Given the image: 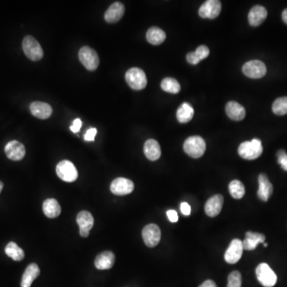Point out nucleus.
Listing matches in <instances>:
<instances>
[{
  "mask_svg": "<svg viewBox=\"0 0 287 287\" xmlns=\"http://www.w3.org/2000/svg\"><path fill=\"white\" fill-rule=\"evenodd\" d=\"M239 154L244 159L255 160L262 155L263 152L262 142L259 139L254 138L250 141L243 142L239 147Z\"/></svg>",
  "mask_w": 287,
  "mask_h": 287,
  "instance_id": "f257e3e1",
  "label": "nucleus"
},
{
  "mask_svg": "<svg viewBox=\"0 0 287 287\" xmlns=\"http://www.w3.org/2000/svg\"><path fill=\"white\" fill-rule=\"evenodd\" d=\"M184 150L189 157L200 158L205 154L206 143L201 136H190L184 141Z\"/></svg>",
  "mask_w": 287,
  "mask_h": 287,
  "instance_id": "f03ea898",
  "label": "nucleus"
},
{
  "mask_svg": "<svg viewBox=\"0 0 287 287\" xmlns=\"http://www.w3.org/2000/svg\"><path fill=\"white\" fill-rule=\"evenodd\" d=\"M126 82L135 90H141L146 87L147 78L145 72L140 68L133 67L128 70L125 74Z\"/></svg>",
  "mask_w": 287,
  "mask_h": 287,
  "instance_id": "7ed1b4c3",
  "label": "nucleus"
},
{
  "mask_svg": "<svg viewBox=\"0 0 287 287\" xmlns=\"http://www.w3.org/2000/svg\"><path fill=\"white\" fill-rule=\"evenodd\" d=\"M23 50L27 58L31 61H39L43 57L41 45L35 38L27 36L23 41Z\"/></svg>",
  "mask_w": 287,
  "mask_h": 287,
  "instance_id": "20e7f679",
  "label": "nucleus"
},
{
  "mask_svg": "<svg viewBox=\"0 0 287 287\" xmlns=\"http://www.w3.org/2000/svg\"><path fill=\"white\" fill-rule=\"evenodd\" d=\"M79 57L82 64L89 71H95L99 66L98 54L95 50L89 46L82 47L81 50H79Z\"/></svg>",
  "mask_w": 287,
  "mask_h": 287,
  "instance_id": "39448f33",
  "label": "nucleus"
},
{
  "mask_svg": "<svg viewBox=\"0 0 287 287\" xmlns=\"http://www.w3.org/2000/svg\"><path fill=\"white\" fill-rule=\"evenodd\" d=\"M255 272L258 282L263 287H273L277 283V275L267 263L258 265Z\"/></svg>",
  "mask_w": 287,
  "mask_h": 287,
  "instance_id": "423d86ee",
  "label": "nucleus"
},
{
  "mask_svg": "<svg viewBox=\"0 0 287 287\" xmlns=\"http://www.w3.org/2000/svg\"><path fill=\"white\" fill-rule=\"evenodd\" d=\"M56 173L61 180L68 183L75 181L79 176L76 167L72 162L69 161L59 162L56 167Z\"/></svg>",
  "mask_w": 287,
  "mask_h": 287,
  "instance_id": "0eeeda50",
  "label": "nucleus"
},
{
  "mask_svg": "<svg viewBox=\"0 0 287 287\" xmlns=\"http://www.w3.org/2000/svg\"><path fill=\"white\" fill-rule=\"evenodd\" d=\"M243 72L250 79H262L267 74V66L262 61H249L243 66Z\"/></svg>",
  "mask_w": 287,
  "mask_h": 287,
  "instance_id": "6e6552de",
  "label": "nucleus"
},
{
  "mask_svg": "<svg viewBox=\"0 0 287 287\" xmlns=\"http://www.w3.org/2000/svg\"><path fill=\"white\" fill-rule=\"evenodd\" d=\"M142 237L147 246L155 247L161 241L162 232L158 226L151 223L144 227L142 231Z\"/></svg>",
  "mask_w": 287,
  "mask_h": 287,
  "instance_id": "1a4fd4ad",
  "label": "nucleus"
},
{
  "mask_svg": "<svg viewBox=\"0 0 287 287\" xmlns=\"http://www.w3.org/2000/svg\"><path fill=\"white\" fill-rule=\"evenodd\" d=\"M221 2L219 0H207L199 10V15L204 19H215L221 12Z\"/></svg>",
  "mask_w": 287,
  "mask_h": 287,
  "instance_id": "9d476101",
  "label": "nucleus"
},
{
  "mask_svg": "<svg viewBox=\"0 0 287 287\" xmlns=\"http://www.w3.org/2000/svg\"><path fill=\"white\" fill-rule=\"evenodd\" d=\"M112 193L116 196H125L134 190V184L132 180L124 177L117 178L110 185Z\"/></svg>",
  "mask_w": 287,
  "mask_h": 287,
  "instance_id": "9b49d317",
  "label": "nucleus"
},
{
  "mask_svg": "<svg viewBox=\"0 0 287 287\" xmlns=\"http://www.w3.org/2000/svg\"><path fill=\"white\" fill-rule=\"evenodd\" d=\"M244 250V246H243V242L241 240L239 239L232 240L224 254L226 262L230 264H235L239 262L242 257Z\"/></svg>",
  "mask_w": 287,
  "mask_h": 287,
  "instance_id": "f8f14e48",
  "label": "nucleus"
},
{
  "mask_svg": "<svg viewBox=\"0 0 287 287\" xmlns=\"http://www.w3.org/2000/svg\"><path fill=\"white\" fill-rule=\"evenodd\" d=\"M5 153L9 159L19 162L25 157V147L19 141H11L5 146Z\"/></svg>",
  "mask_w": 287,
  "mask_h": 287,
  "instance_id": "ddd939ff",
  "label": "nucleus"
},
{
  "mask_svg": "<svg viewBox=\"0 0 287 287\" xmlns=\"http://www.w3.org/2000/svg\"><path fill=\"white\" fill-rule=\"evenodd\" d=\"M77 223L80 228V235L82 237L89 236V231L93 228L94 223V219L91 213L87 211L79 212L77 216Z\"/></svg>",
  "mask_w": 287,
  "mask_h": 287,
  "instance_id": "4468645a",
  "label": "nucleus"
},
{
  "mask_svg": "<svg viewBox=\"0 0 287 287\" xmlns=\"http://www.w3.org/2000/svg\"><path fill=\"white\" fill-rule=\"evenodd\" d=\"M258 197L260 199L261 201H268L269 199L271 198V195L273 193V185L267 175L265 174H260L258 176Z\"/></svg>",
  "mask_w": 287,
  "mask_h": 287,
  "instance_id": "2eb2a0df",
  "label": "nucleus"
},
{
  "mask_svg": "<svg viewBox=\"0 0 287 287\" xmlns=\"http://www.w3.org/2000/svg\"><path fill=\"white\" fill-rule=\"evenodd\" d=\"M223 205V197L221 195H215L206 201L205 212L210 217H215L221 212Z\"/></svg>",
  "mask_w": 287,
  "mask_h": 287,
  "instance_id": "dca6fc26",
  "label": "nucleus"
},
{
  "mask_svg": "<svg viewBox=\"0 0 287 287\" xmlns=\"http://www.w3.org/2000/svg\"><path fill=\"white\" fill-rule=\"evenodd\" d=\"M267 17V10L264 6L256 5L253 6L248 15V21L252 27L261 25Z\"/></svg>",
  "mask_w": 287,
  "mask_h": 287,
  "instance_id": "f3484780",
  "label": "nucleus"
},
{
  "mask_svg": "<svg viewBox=\"0 0 287 287\" xmlns=\"http://www.w3.org/2000/svg\"><path fill=\"white\" fill-rule=\"evenodd\" d=\"M30 110L34 116L42 120L50 118L53 112L51 106L49 104L41 101H35L31 103Z\"/></svg>",
  "mask_w": 287,
  "mask_h": 287,
  "instance_id": "a211bd4d",
  "label": "nucleus"
},
{
  "mask_svg": "<svg viewBox=\"0 0 287 287\" xmlns=\"http://www.w3.org/2000/svg\"><path fill=\"white\" fill-rule=\"evenodd\" d=\"M124 14V4L122 2H114L106 10V14H105V19L107 23H117L122 19Z\"/></svg>",
  "mask_w": 287,
  "mask_h": 287,
  "instance_id": "6ab92c4d",
  "label": "nucleus"
},
{
  "mask_svg": "<svg viewBox=\"0 0 287 287\" xmlns=\"http://www.w3.org/2000/svg\"><path fill=\"white\" fill-rule=\"evenodd\" d=\"M226 113L232 120L237 122L244 120L246 116L245 108L236 101H229L226 105Z\"/></svg>",
  "mask_w": 287,
  "mask_h": 287,
  "instance_id": "aec40b11",
  "label": "nucleus"
},
{
  "mask_svg": "<svg viewBox=\"0 0 287 287\" xmlns=\"http://www.w3.org/2000/svg\"><path fill=\"white\" fill-rule=\"evenodd\" d=\"M265 240H266V237L263 234L247 232L246 233L245 240L243 241L244 249L246 250H254L258 244H264Z\"/></svg>",
  "mask_w": 287,
  "mask_h": 287,
  "instance_id": "412c9836",
  "label": "nucleus"
},
{
  "mask_svg": "<svg viewBox=\"0 0 287 287\" xmlns=\"http://www.w3.org/2000/svg\"><path fill=\"white\" fill-rule=\"evenodd\" d=\"M40 275V269L36 263H31L26 269L23 273L21 287H31L33 282L37 279Z\"/></svg>",
  "mask_w": 287,
  "mask_h": 287,
  "instance_id": "4be33fe9",
  "label": "nucleus"
},
{
  "mask_svg": "<svg viewBox=\"0 0 287 287\" xmlns=\"http://www.w3.org/2000/svg\"><path fill=\"white\" fill-rule=\"evenodd\" d=\"M115 262V255L111 251H104L97 255L94 261L96 268L98 270H109Z\"/></svg>",
  "mask_w": 287,
  "mask_h": 287,
  "instance_id": "5701e85b",
  "label": "nucleus"
},
{
  "mask_svg": "<svg viewBox=\"0 0 287 287\" xmlns=\"http://www.w3.org/2000/svg\"><path fill=\"white\" fill-rule=\"evenodd\" d=\"M144 153H145V157L152 162H155L159 159L162 156V149H161L159 143L156 140L149 139L144 145Z\"/></svg>",
  "mask_w": 287,
  "mask_h": 287,
  "instance_id": "b1692460",
  "label": "nucleus"
},
{
  "mask_svg": "<svg viewBox=\"0 0 287 287\" xmlns=\"http://www.w3.org/2000/svg\"><path fill=\"white\" fill-rule=\"evenodd\" d=\"M193 116H194V109L192 108L190 104L187 102L182 104L176 112L178 122L182 124H185L190 122Z\"/></svg>",
  "mask_w": 287,
  "mask_h": 287,
  "instance_id": "393cba45",
  "label": "nucleus"
},
{
  "mask_svg": "<svg viewBox=\"0 0 287 287\" xmlns=\"http://www.w3.org/2000/svg\"><path fill=\"white\" fill-rule=\"evenodd\" d=\"M42 210L48 218H56L60 215L61 206L58 201L54 199H48L44 201L42 205Z\"/></svg>",
  "mask_w": 287,
  "mask_h": 287,
  "instance_id": "a878e982",
  "label": "nucleus"
},
{
  "mask_svg": "<svg viewBox=\"0 0 287 287\" xmlns=\"http://www.w3.org/2000/svg\"><path fill=\"white\" fill-rule=\"evenodd\" d=\"M146 39L152 45H161L166 40V34L161 28L151 27L147 32Z\"/></svg>",
  "mask_w": 287,
  "mask_h": 287,
  "instance_id": "bb28decb",
  "label": "nucleus"
},
{
  "mask_svg": "<svg viewBox=\"0 0 287 287\" xmlns=\"http://www.w3.org/2000/svg\"><path fill=\"white\" fill-rule=\"evenodd\" d=\"M5 253L7 256L15 261H22L25 257L23 249L14 242H10L6 245L5 247Z\"/></svg>",
  "mask_w": 287,
  "mask_h": 287,
  "instance_id": "cd10ccee",
  "label": "nucleus"
},
{
  "mask_svg": "<svg viewBox=\"0 0 287 287\" xmlns=\"http://www.w3.org/2000/svg\"><path fill=\"white\" fill-rule=\"evenodd\" d=\"M229 192L233 198L236 200L242 199L245 195V187L240 180H233L229 184Z\"/></svg>",
  "mask_w": 287,
  "mask_h": 287,
  "instance_id": "c85d7f7f",
  "label": "nucleus"
},
{
  "mask_svg": "<svg viewBox=\"0 0 287 287\" xmlns=\"http://www.w3.org/2000/svg\"><path fill=\"white\" fill-rule=\"evenodd\" d=\"M162 89L167 93H178L180 91V83L172 78H166L161 84Z\"/></svg>",
  "mask_w": 287,
  "mask_h": 287,
  "instance_id": "c756f323",
  "label": "nucleus"
},
{
  "mask_svg": "<svg viewBox=\"0 0 287 287\" xmlns=\"http://www.w3.org/2000/svg\"><path fill=\"white\" fill-rule=\"evenodd\" d=\"M272 110L274 114L279 116L287 114V97H279L273 103Z\"/></svg>",
  "mask_w": 287,
  "mask_h": 287,
  "instance_id": "7c9ffc66",
  "label": "nucleus"
},
{
  "mask_svg": "<svg viewBox=\"0 0 287 287\" xmlns=\"http://www.w3.org/2000/svg\"><path fill=\"white\" fill-rule=\"evenodd\" d=\"M242 287V275L238 271H232L228 276L227 287Z\"/></svg>",
  "mask_w": 287,
  "mask_h": 287,
  "instance_id": "2f4dec72",
  "label": "nucleus"
},
{
  "mask_svg": "<svg viewBox=\"0 0 287 287\" xmlns=\"http://www.w3.org/2000/svg\"><path fill=\"white\" fill-rule=\"evenodd\" d=\"M194 53L197 56V58L200 59V61H201L208 57L209 54H210V50H209L208 47L206 45H200Z\"/></svg>",
  "mask_w": 287,
  "mask_h": 287,
  "instance_id": "473e14b6",
  "label": "nucleus"
},
{
  "mask_svg": "<svg viewBox=\"0 0 287 287\" xmlns=\"http://www.w3.org/2000/svg\"><path fill=\"white\" fill-rule=\"evenodd\" d=\"M278 163L283 170L287 171V154L284 150H279L277 153Z\"/></svg>",
  "mask_w": 287,
  "mask_h": 287,
  "instance_id": "72a5a7b5",
  "label": "nucleus"
},
{
  "mask_svg": "<svg viewBox=\"0 0 287 287\" xmlns=\"http://www.w3.org/2000/svg\"><path fill=\"white\" fill-rule=\"evenodd\" d=\"M97 134V129L95 128H91L85 132L84 139L86 141H93L95 139V136Z\"/></svg>",
  "mask_w": 287,
  "mask_h": 287,
  "instance_id": "f704fd0d",
  "label": "nucleus"
},
{
  "mask_svg": "<svg viewBox=\"0 0 287 287\" xmlns=\"http://www.w3.org/2000/svg\"><path fill=\"white\" fill-rule=\"evenodd\" d=\"M187 61H188L190 64L192 65H197L198 64L199 62H201L200 59L197 58V56L196 55L194 52H191V53H188L187 54Z\"/></svg>",
  "mask_w": 287,
  "mask_h": 287,
  "instance_id": "c9c22d12",
  "label": "nucleus"
},
{
  "mask_svg": "<svg viewBox=\"0 0 287 287\" xmlns=\"http://www.w3.org/2000/svg\"><path fill=\"white\" fill-rule=\"evenodd\" d=\"M82 125V122L79 119V118H77L73 122L72 125L71 126V129L73 132H79L80 131V128H81Z\"/></svg>",
  "mask_w": 287,
  "mask_h": 287,
  "instance_id": "e433bc0d",
  "label": "nucleus"
},
{
  "mask_svg": "<svg viewBox=\"0 0 287 287\" xmlns=\"http://www.w3.org/2000/svg\"><path fill=\"white\" fill-rule=\"evenodd\" d=\"M167 216L171 223H176L179 219L177 212L175 210H168L167 211Z\"/></svg>",
  "mask_w": 287,
  "mask_h": 287,
  "instance_id": "4c0bfd02",
  "label": "nucleus"
},
{
  "mask_svg": "<svg viewBox=\"0 0 287 287\" xmlns=\"http://www.w3.org/2000/svg\"><path fill=\"white\" fill-rule=\"evenodd\" d=\"M180 211L182 214L184 215H189L191 213V206L188 203L183 202L180 205Z\"/></svg>",
  "mask_w": 287,
  "mask_h": 287,
  "instance_id": "58836bf2",
  "label": "nucleus"
},
{
  "mask_svg": "<svg viewBox=\"0 0 287 287\" xmlns=\"http://www.w3.org/2000/svg\"><path fill=\"white\" fill-rule=\"evenodd\" d=\"M199 287H217V286L215 282L212 281V280H206Z\"/></svg>",
  "mask_w": 287,
  "mask_h": 287,
  "instance_id": "ea45409f",
  "label": "nucleus"
},
{
  "mask_svg": "<svg viewBox=\"0 0 287 287\" xmlns=\"http://www.w3.org/2000/svg\"><path fill=\"white\" fill-rule=\"evenodd\" d=\"M282 19H283V22L287 24V8L283 10V14H282Z\"/></svg>",
  "mask_w": 287,
  "mask_h": 287,
  "instance_id": "a19ab883",
  "label": "nucleus"
},
{
  "mask_svg": "<svg viewBox=\"0 0 287 287\" xmlns=\"http://www.w3.org/2000/svg\"><path fill=\"white\" fill-rule=\"evenodd\" d=\"M2 188H3V183L2 181H0V193L2 192Z\"/></svg>",
  "mask_w": 287,
  "mask_h": 287,
  "instance_id": "79ce46f5",
  "label": "nucleus"
},
{
  "mask_svg": "<svg viewBox=\"0 0 287 287\" xmlns=\"http://www.w3.org/2000/svg\"><path fill=\"white\" fill-rule=\"evenodd\" d=\"M264 246L265 247H267V244H266V243H264Z\"/></svg>",
  "mask_w": 287,
  "mask_h": 287,
  "instance_id": "37998d69",
  "label": "nucleus"
}]
</instances>
